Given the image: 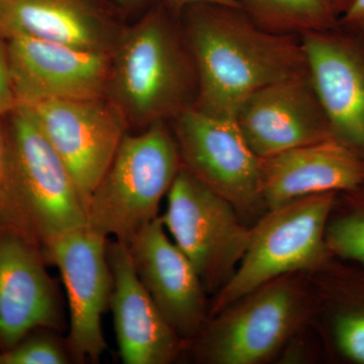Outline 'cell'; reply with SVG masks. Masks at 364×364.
Masks as SVG:
<instances>
[{
  "mask_svg": "<svg viewBox=\"0 0 364 364\" xmlns=\"http://www.w3.org/2000/svg\"><path fill=\"white\" fill-rule=\"evenodd\" d=\"M181 16L203 114L236 119L255 91L308 69L299 36L267 32L241 9L196 4Z\"/></svg>",
  "mask_w": 364,
  "mask_h": 364,
  "instance_id": "cell-1",
  "label": "cell"
},
{
  "mask_svg": "<svg viewBox=\"0 0 364 364\" xmlns=\"http://www.w3.org/2000/svg\"><path fill=\"white\" fill-rule=\"evenodd\" d=\"M162 4L124 26L111 54L107 95L128 127L146 129L193 107L198 75L182 28Z\"/></svg>",
  "mask_w": 364,
  "mask_h": 364,
  "instance_id": "cell-2",
  "label": "cell"
},
{
  "mask_svg": "<svg viewBox=\"0 0 364 364\" xmlns=\"http://www.w3.org/2000/svg\"><path fill=\"white\" fill-rule=\"evenodd\" d=\"M317 308L310 274L284 275L210 316L188 348L198 363H267L315 321Z\"/></svg>",
  "mask_w": 364,
  "mask_h": 364,
  "instance_id": "cell-3",
  "label": "cell"
},
{
  "mask_svg": "<svg viewBox=\"0 0 364 364\" xmlns=\"http://www.w3.org/2000/svg\"><path fill=\"white\" fill-rule=\"evenodd\" d=\"M181 166L176 138L164 122L136 135L127 133L88 200L87 226L128 245L159 217L162 198Z\"/></svg>",
  "mask_w": 364,
  "mask_h": 364,
  "instance_id": "cell-4",
  "label": "cell"
},
{
  "mask_svg": "<svg viewBox=\"0 0 364 364\" xmlns=\"http://www.w3.org/2000/svg\"><path fill=\"white\" fill-rule=\"evenodd\" d=\"M337 193L296 198L268 210L251 227L248 247L232 279L210 301V317L267 282L317 272L333 259L326 230Z\"/></svg>",
  "mask_w": 364,
  "mask_h": 364,
  "instance_id": "cell-5",
  "label": "cell"
},
{
  "mask_svg": "<svg viewBox=\"0 0 364 364\" xmlns=\"http://www.w3.org/2000/svg\"><path fill=\"white\" fill-rule=\"evenodd\" d=\"M6 122L14 203L28 235L42 249L60 235L86 226L85 207L32 112L16 105Z\"/></svg>",
  "mask_w": 364,
  "mask_h": 364,
  "instance_id": "cell-6",
  "label": "cell"
},
{
  "mask_svg": "<svg viewBox=\"0 0 364 364\" xmlns=\"http://www.w3.org/2000/svg\"><path fill=\"white\" fill-rule=\"evenodd\" d=\"M160 215L170 238L188 256L208 294L232 279L248 247L251 227L231 203L182 165Z\"/></svg>",
  "mask_w": 364,
  "mask_h": 364,
  "instance_id": "cell-7",
  "label": "cell"
},
{
  "mask_svg": "<svg viewBox=\"0 0 364 364\" xmlns=\"http://www.w3.org/2000/svg\"><path fill=\"white\" fill-rule=\"evenodd\" d=\"M172 122L182 165L253 226L267 212L260 158L249 147L236 119L210 116L191 107Z\"/></svg>",
  "mask_w": 364,
  "mask_h": 364,
  "instance_id": "cell-8",
  "label": "cell"
},
{
  "mask_svg": "<svg viewBox=\"0 0 364 364\" xmlns=\"http://www.w3.org/2000/svg\"><path fill=\"white\" fill-rule=\"evenodd\" d=\"M109 238L86 226L42 247L46 262L58 268L69 309L66 344L72 363H97L107 349L102 316L109 308L112 279Z\"/></svg>",
  "mask_w": 364,
  "mask_h": 364,
  "instance_id": "cell-9",
  "label": "cell"
},
{
  "mask_svg": "<svg viewBox=\"0 0 364 364\" xmlns=\"http://www.w3.org/2000/svg\"><path fill=\"white\" fill-rule=\"evenodd\" d=\"M26 107L65 164L86 210L128 124L107 97L50 100Z\"/></svg>",
  "mask_w": 364,
  "mask_h": 364,
  "instance_id": "cell-10",
  "label": "cell"
},
{
  "mask_svg": "<svg viewBox=\"0 0 364 364\" xmlns=\"http://www.w3.org/2000/svg\"><path fill=\"white\" fill-rule=\"evenodd\" d=\"M9 81L16 105L105 97L112 53L48 41L6 40Z\"/></svg>",
  "mask_w": 364,
  "mask_h": 364,
  "instance_id": "cell-11",
  "label": "cell"
},
{
  "mask_svg": "<svg viewBox=\"0 0 364 364\" xmlns=\"http://www.w3.org/2000/svg\"><path fill=\"white\" fill-rule=\"evenodd\" d=\"M39 244L0 228V351L37 330H63L58 287Z\"/></svg>",
  "mask_w": 364,
  "mask_h": 364,
  "instance_id": "cell-12",
  "label": "cell"
},
{
  "mask_svg": "<svg viewBox=\"0 0 364 364\" xmlns=\"http://www.w3.org/2000/svg\"><path fill=\"white\" fill-rule=\"evenodd\" d=\"M139 279L172 329L188 345L210 318L208 291L193 263L156 218L128 244Z\"/></svg>",
  "mask_w": 364,
  "mask_h": 364,
  "instance_id": "cell-13",
  "label": "cell"
},
{
  "mask_svg": "<svg viewBox=\"0 0 364 364\" xmlns=\"http://www.w3.org/2000/svg\"><path fill=\"white\" fill-rule=\"evenodd\" d=\"M236 122L259 158L333 139L308 69L255 91L239 107Z\"/></svg>",
  "mask_w": 364,
  "mask_h": 364,
  "instance_id": "cell-14",
  "label": "cell"
},
{
  "mask_svg": "<svg viewBox=\"0 0 364 364\" xmlns=\"http://www.w3.org/2000/svg\"><path fill=\"white\" fill-rule=\"evenodd\" d=\"M333 139L364 159V44L338 28L299 36Z\"/></svg>",
  "mask_w": 364,
  "mask_h": 364,
  "instance_id": "cell-15",
  "label": "cell"
},
{
  "mask_svg": "<svg viewBox=\"0 0 364 364\" xmlns=\"http://www.w3.org/2000/svg\"><path fill=\"white\" fill-rule=\"evenodd\" d=\"M107 258L112 279L109 309L122 363H174L189 345L172 329L139 279L127 244L109 241Z\"/></svg>",
  "mask_w": 364,
  "mask_h": 364,
  "instance_id": "cell-16",
  "label": "cell"
},
{
  "mask_svg": "<svg viewBox=\"0 0 364 364\" xmlns=\"http://www.w3.org/2000/svg\"><path fill=\"white\" fill-rule=\"evenodd\" d=\"M122 14L109 0H0V36L112 53Z\"/></svg>",
  "mask_w": 364,
  "mask_h": 364,
  "instance_id": "cell-17",
  "label": "cell"
},
{
  "mask_svg": "<svg viewBox=\"0 0 364 364\" xmlns=\"http://www.w3.org/2000/svg\"><path fill=\"white\" fill-rule=\"evenodd\" d=\"M261 193L268 210L325 193H346L364 183V159L335 139L260 158Z\"/></svg>",
  "mask_w": 364,
  "mask_h": 364,
  "instance_id": "cell-18",
  "label": "cell"
},
{
  "mask_svg": "<svg viewBox=\"0 0 364 364\" xmlns=\"http://www.w3.org/2000/svg\"><path fill=\"white\" fill-rule=\"evenodd\" d=\"M310 277L317 294L316 316L324 318L332 346L347 360L364 364V272L333 258Z\"/></svg>",
  "mask_w": 364,
  "mask_h": 364,
  "instance_id": "cell-19",
  "label": "cell"
},
{
  "mask_svg": "<svg viewBox=\"0 0 364 364\" xmlns=\"http://www.w3.org/2000/svg\"><path fill=\"white\" fill-rule=\"evenodd\" d=\"M254 23L267 32L301 36L338 28L329 0H237Z\"/></svg>",
  "mask_w": 364,
  "mask_h": 364,
  "instance_id": "cell-20",
  "label": "cell"
},
{
  "mask_svg": "<svg viewBox=\"0 0 364 364\" xmlns=\"http://www.w3.org/2000/svg\"><path fill=\"white\" fill-rule=\"evenodd\" d=\"M326 241L333 257L358 263L364 269V183L338 193L326 230Z\"/></svg>",
  "mask_w": 364,
  "mask_h": 364,
  "instance_id": "cell-21",
  "label": "cell"
},
{
  "mask_svg": "<svg viewBox=\"0 0 364 364\" xmlns=\"http://www.w3.org/2000/svg\"><path fill=\"white\" fill-rule=\"evenodd\" d=\"M72 363L66 340L52 330H37L7 350L0 351V364H68Z\"/></svg>",
  "mask_w": 364,
  "mask_h": 364,
  "instance_id": "cell-22",
  "label": "cell"
},
{
  "mask_svg": "<svg viewBox=\"0 0 364 364\" xmlns=\"http://www.w3.org/2000/svg\"><path fill=\"white\" fill-rule=\"evenodd\" d=\"M6 117L0 114V228L18 232L33 240L21 220L11 191Z\"/></svg>",
  "mask_w": 364,
  "mask_h": 364,
  "instance_id": "cell-23",
  "label": "cell"
},
{
  "mask_svg": "<svg viewBox=\"0 0 364 364\" xmlns=\"http://www.w3.org/2000/svg\"><path fill=\"white\" fill-rule=\"evenodd\" d=\"M338 28L364 44V0H351L339 16Z\"/></svg>",
  "mask_w": 364,
  "mask_h": 364,
  "instance_id": "cell-24",
  "label": "cell"
},
{
  "mask_svg": "<svg viewBox=\"0 0 364 364\" xmlns=\"http://www.w3.org/2000/svg\"><path fill=\"white\" fill-rule=\"evenodd\" d=\"M16 107L7 64L6 42L0 36V114L6 116Z\"/></svg>",
  "mask_w": 364,
  "mask_h": 364,
  "instance_id": "cell-25",
  "label": "cell"
},
{
  "mask_svg": "<svg viewBox=\"0 0 364 364\" xmlns=\"http://www.w3.org/2000/svg\"><path fill=\"white\" fill-rule=\"evenodd\" d=\"M160 4H162L165 9H168L172 14H181L184 9L196 4H215V6H223L235 7V9H241L240 4L237 0H160Z\"/></svg>",
  "mask_w": 364,
  "mask_h": 364,
  "instance_id": "cell-26",
  "label": "cell"
},
{
  "mask_svg": "<svg viewBox=\"0 0 364 364\" xmlns=\"http://www.w3.org/2000/svg\"><path fill=\"white\" fill-rule=\"evenodd\" d=\"M123 14L133 13L147 7L150 0H109Z\"/></svg>",
  "mask_w": 364,
  "mask_h": 364,
  "instance_id": "cell-27",
  "label": "cell"
},
{
  "mask_svg": "<svg viewBox=\"0 0 364 364\" xmlns=\"http://www.w3.org/2000/svg\"><path fill=\"white\" fill-rule=\"evenodd\" d=\"M351 0H329L330 4H331L333 11H335L336 16H341L344 13L345 9H347L348 4H350Z\"/></svg>",
  "mask_w": 364,
  "mask_h": 364,
  "instance_id": "cell-28",
  "label": "cell"
}]
</instances>
